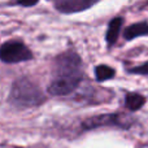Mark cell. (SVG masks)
I'll use <instances>...</instances> for the list:
<instances>
[{
	"label": "cell",
	"mask_w": 148,
	"mask_h": 148,
	"mask_svg": "<svg viewBox=\"0 0 148 148\" xmlns=\"http://www.w3.org/2000/svg\"><path fill=\"white\" fill-rule=\"evenodd\" d=\"M9 100L12 104L17 105L20 108H30L44 103L46 95L43 94L42 88L35 82L23 77V78L17 79L13 83Z\"/></svg>",
	"instance_id": "cell-1"
},
{
	"label": "cell",
	"mask_w": 148,
	"mask_h": 148,
	"mask_svg": "<svg viewBox=\"0 0 148 148\" xmlns=\"http://www.w3.org/2000/svg\"><path fill=\"white\" fill-rule=\"evenodd\" d=\"M53 77H72V78H83L82 60L78 53L66 51L60 53L55 59Z\"/></svg>",
	"instance_id": "cell-2"
},
{
	"label": "cell",
	"mask_w": 148,
	"mask_h": 148,
	"mask_svg": "<svg viewBox=\"0 0 148 148\" xmlns=\"http://www.w3.org/2000/svg\"><path fill=\"white\" fill-rule=\"evenodd\" d=\"M121 127L129 129L131 127V120L126 118L122 113H104L94 117L86 118L82 122L83 130H94L97 127Z\"/></svg>",
	"instance_id": "cell-3"
},
{
	"label": "cell",
	"mask_w": 148,
	"mask_h": 148,
	"mask_svg": "<svg viewBox=\"0 0 148 148\" xmlns=\"http://www.w3.org/2000/svg\"><path fill=\"white\" fill-rule=\"evenodd\" d=\"M33 59V52L18 40H9L0 47V60L8 64L23 62Z\"/></svg>",
	"instance_id": "cell-4"
},
{
	"label": "cell",
	"mask_w": 148,
	"mask_h": 148,
	"mask_svg": "<svg viewBox=\"0 0 148 148\" xmlns=\"http://www.w3.org/2000/svg\"><path fill=\"white\" fill-rule=\"evenodd\" d=\"M82 78H72V77H53L48 86V94L52 96H66L75 91L79 86Z\"/></svg>",
	"instance_id": "cell-5"
},
{
	"label": "cell",
	"mask_w": 148,
	"mask_h": 148,
	"mask_svg": "<svg viewBox=\"0 0 148 148\" xmlns=\"http://www.w3.org/2000/svg\"><path fill=\"white\" fill-rule=\"evenodd\" d=\"M96 0H57L53 3L55 8L60 13L73 14V13L83 12L96 4Z\"/></svg>",
	"instance_id": "cell-6"
},
{
	"label": "cell",
	"mask_w": 148,
	"mask_h": 148,
	"mask_svg": "<svg viewBox=\"0 0 148 148\" xmlns=\"http://www.w3.org/2000/svg\"><path fill=\"white\" fill-rule=\"evenodd\" d=\"M122 22H123L122 17H116L109 22L107 29V34H105V40H107L108 47H112L117 42L118 35H120V30L122 27Z\"/></svg>",
	"instance_id": "cell-7"
},
{
	"label": "cell",
	"mask_w": 148,
	"mask_h": 148,
	"mask_svg": "<svg viewBox=\"0 0 148 148\" xmlns=\"http://www.w3.org/2000/svg\"><path fill=\"white\" fill-rule=\"evenodd\" d=\"M148 35V22H136L127 26L123 31V36L126 40H133L138 36Z\"/></svg>",
	"instance_id": "cell-8"
},
{
	"label": "cell",
	"mask_w": 148,
	"mask_h": 148,
	"mask_svg": "<svg viewBox=\"0 0 148 148\" xmlns=\"http://www.w3.org/2000/svg\"><path fill=\"white\" fill-rule=\"evenodd\" d=\"M144 104H146V97L143 95L136 94V92H129V94H126L125 105L129 110L136 112V110L142 109Z\"/></svg>",
	"instance_id": "cell-9"
},
{
	"label": "cell",
	"mask_w": 148,
	"mask_h": 148,
	"mask_svg": "<svg viewBox=\"0 0 148 148\" xmlns=\"http://www.w3.org/2000/svg\"><path fill=\"white\" fill-rule=\"evenodd\" d=\"M114 69L108 65H97L95 68V78H96L97 82H104V81H108V79H112L114 77Z\"/></svg>",
	"instance_id": "cell-10"
},
{
	"label": "cell",
	"mask_w": 148,
	"mask_h": 148,
	"mask_svg": "<svg viewBox=\"0 0 148 148\" xmlns=\"http://www.w3.org/2000/svg\"><path fill=\"white\" fill-rule=\"evenodd\" d=\"M127 73L138 74V75H148V61H146L144 64H142V65H138V66L129 68Z\"/></svg>",
	"instance_id": "cell-11"
},
{
	"label": "cell",
	"mask_w": 148,
	"mask_h": 148,
	"mask_svg": "<svg viewBox=\"0 0 148 148\" xmlns=\"http://www.w3.org/2000/svg\"><path fill=\"white\" fill-rule=\"evenodd\" d=\"M18 5L21 7H33V5L38 4V0H33V1H17Z\"/></svg>",
	"instance_id": "cell-12"
}]
</instances>
